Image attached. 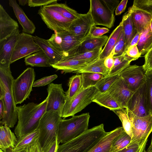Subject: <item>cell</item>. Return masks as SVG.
Instances as JSON below:
<instances>
[{
	"label": "cell",
	"mask_w": 152,
	"mask_h": 152,
	"mask_svg": "<svg viewBox=\"0 0 152 152\" xmlns=\"http://www.w3.org/2000/svg\"><path fill=\"white\" fill-rule=\"evenodd\" d=\"M14 79L10 65L0 64V100L4 104L5 112L0 123L13 128L18 119V108L13 94L12 85Z\"/></svg>",
	"instance_id": "1"
},
{
	"label": "cell",
	"mask_w": 152,
	"mask_h": 152,
	"mask_svg": "<svg viewBox=\"0 0 152 152\" xmlns=\"http://www.w3.org/2000/svg\"><path fill=\"white\" fill-rule=\"evenodd\" d=\"M47 100V97L38 104L32 102L17 106L18 121L14 131L18 138L37 129L40 120L46 111Z\"/></svg>",
	"instance_id": "2"
},
{
	"label": "cell",
	"mask_w": 152,
	"mask_h": 152,
	"mask_svg": "<svg viewBox=\"0 0 152 152\" xmlns=\"http://www.w3.org/2000/svg\"><path fill=\"white\" fill-rule=\"evenodd\" d=\"M107 132L101 124L94 127L77 137L58 146L56 152H88Z\"/></svg>",
	"instance_id": "3"
},
{
	"label": "cell",
	"mask_w": 152,
	"mask_h": 152,
	"mask_svg": "<svg viewBox=\"0 0 152 152\" xmlns=\"http://www.w3.org/2000/svg\"><path fill=\"white\" fill-rule=\"evenodd\" d=\"M61 119L60 112L54 110L46 111L41 118L37 129L42 152H48L57 139Z\"/></svg>",
	"instance_id": "4"
},
{
	"label": "cell",
	"mask_w": 152,
	"mask_h": 152,
	"mask_svg": "<svg viewBox=\"0 0 152 152\" xmlns=\"http://www.w3.org/2000/svg\"><path fill=\"white\" fill-rule=\"evenodd\" d=\"M90 115L89 113L74 115L69 119H62L57 135L58 145L74 139L88 129Z\"/></svg>",
	"instance_id": "5"
},
{
	"label": "cell",
	"mask_w": 152,
	"mask_h": 152,
	"mask_svg": "<svg viewBox=\"0 0 152 152\" xmlns=\"http://www.w3.org/2000/svg\"><path fill=\"white\" fill-rule=\"evenodd\" d=\"M35 76L34 69L28 67L13 80L12 91L16 104H21L29 98L32 91Z\"/></svg>",
	"instance_id": "6"
},
{
	"label": "cell",
	"mask_w": 152,
	"mask_h": 152,
	"mask_svg": "<svg viewBox=\"0 0 152 152\" xmlns=\"http://www.w3.org/2000/svg\"><path fill=\"white\" fill-rule=\"evenodd\" d=\"M126 109L132 127V136L129 144L142 143L147 141L152 132V114L140 117Z\"/></svg>",
	"instance_id": "7"
},
{
	"label": "cell",
	"mask_w": 152,
	"mask_h": 152,
	"mask_svg": "<svg viewBox=\"0 0 152 152\" xmlns=\"http://www.w3.org/2000/svg\"><path fill=\"white\" fill-rule=\"evenodd\" d=\"M99 92L95 86L82 89L69 103L65 104L61 113L62 118L73 116L93 102Z\"/></svg>",
	"instance_id": "8"
},
{
	"label": "cell",
	"mask_w": 152,
	"mask_h": 152,
	"mask_svg": "<svg viewBox=\"0 0 152 152\" xmlns=\"http://www.w3.org/2000/svg\"><path fill=\"white\" fill-rule=\"evenodd\" d=\"M89 11L94 26L102 25L110 28L115 21V10L107 4L106 0H91Z\"/></svg>",
	"instance_id": "9"
},
{
	"label": "cell",
	"mask_w": 152,
	"mask_h": 152,
	"mask_svg": "<svg viewBox=\"0 0 152 152\" xmlns=\"http://www.w3.org/2000/svg\"><path fill=\"white\" fill-rule=\"evenodd\" d=\"M38 13L47 27L54 31L69 30L72 21L45 6L41 7Z\"/></svg>",
	"instance_id": "10"
},
{
	"label": "cell",
	"mask_w": 152,
	"mask_h": 152,
	"mask_svg": "<svg viewBox=\"0 0 152 152\" xmlns=\"http://www.w3.org/2000/svg\"><path fill=\"white\" fill-rule=\"evenodd\" d=\"M41 50L34 41L33 36L23 32L20 33L11 58L10 64Z\"/></svg>",
	"instance_id": "11"
},
{
	"label": "cell",
	"mask_w": 152,
	"mask_h": 152,
	"mask_svg": "<svg viewBox=\"0 0 152 152\" xmlns=\"http://www.w3.org/2000/svg\"><path fill=\"white\" fill-rule=\"evenodd\" d=\"M145 73L143 65H130L119 75L128 88L134 92L145 82Z\"/></svg>",
	"instance_id": "12"
},
{
	"label": "cell",
	"mask_w": 152,
	"mask_h": 152,
	"mask_svg": "<svg viewBox=\"0 0 152 152\" xmlns=\"http://www.w3.org/2000/svg\"><path fill=\"white\" fill-rule=\"evenodd\" d=\"M94 25L90 11L86 14H80L79 17L73 21L69 29L81 42L89 35L91 27Z\"/></svg>",
	"instance_id": "13"
},
{
	"label": "cell",
	"mask_w": 152,
	"mask_h": 152,
	"mask_svg": "<svg viewBox=\"0 0 152 152\" xmlns=\"http://www.w3.org/2000/svg\"><path fill=\"white\" fill-rule=\"evenodd\" d=\"M47 90L48 96L46 111H58L61 113L66 100L62 84L51 83L48 85Z\"/></svg>",
	"instance_id": "14"
},
{
	"label": "cell",
	"mask_w": 152,
	"mask_h": 152,
	"mask_svg": "<svg viewBox=\"0 0 152 152\" xmlns=\"http://www.w3.org/2000/svg\"><path fill=\"white\" fill-rule=\"evenodd\" d=\"M126 109L135 115L140 117L150 114L146 103L145 82L134 92L129 101Z\"/></svg>",
	"instance_id": "15"
},
{
	"label": "cell",
	"mask_w": 152,
	"mask_h": 152,
	"mask_svg": "<svg viewBox=\"0 0 152 152\" xmlns=\"http://www.w3.org/2000/svg\"><path fill=\"white\" fill-rule=\"evenodd\" d=\"M108 91L114 96L123 109L127 108L129 101L134 92L128 88L120 75Z\"/></svg>",
	"instance_id": "16"
},
{
	"label": "cell",
	"mask_w": 152,
	"mask_h": 152,
	"mask_svg": "<svg viewBox=\"0 0 152 152\" xmlns=\"http://www.w3.org/2000/svg\"><path fill=\"white\" fill-rule=\"evenodd\" d=\"M61 38L60 46L63 52V58L73 55L78 53L82 42L69 30L57 32Z\"/></svg>",
	"instance_id": "17"
},
{
	"label": "cell",
	"mask_w": 152,
	"mask_h": 152,
	"mask_svg": "<svg viewBox=\"0 0 152 152\" xmlns=\"http://www.w3.org/2000/svg\"><path fill=\"white\" fill-rule=\"evenodd\" d=\"M19 28L0 41V64L10 65L11 58L20 34Z\"/></svg>",
	"instance_id": "18"
},
{
	"label": "cell",
	"mask_w": 152,
	"mask_h": 152,
	"mask_svg": "<svg viewBox=\"0 0 152 152\" xmlns=\"http://www.w3.org/2000/svg\"><path fill=\"white\" fill-rule=\"evenodd\" d=\"M124 131L122 126L118 127L111 131L107 132L88 152H110L114 142Z\"/></svg>",
	"instance_id": "19"
},
{
	"label": "cell",
	"mask_w": 152,
	"mask_h": 152,
	"mask_svg": "<svg viewBox=\"0 0 152 152\" xmlns=\"http://www.w3.org/2000/svg\"><path fill=\"white\" fill-rule=\"evenodd\" d=\"M19 28L18 23L12 18L0 4V41L6 39Z\"/></svg>",
	"instance_id": "20"
},
{
	"label": "cell",
	"mask_w": 152,
	"mask_h": 152,
	"mask_svg": "<svg viewBox=\"0 0 152 152\" xmlns=\"http://www.w3.org/2000/svg\"><path fill=\"white\" fill-rule=\"evenodd\" d=\"M9 2L10 6L12 8L15 15L22 27L23 32L29 34H33L36 29L35 25L28 18L16 0H10Z\"/></svg>",
	"instance_id": "21"
},
{
	"label": "cell",
	"mask_w": 152,
	"mask_h": 152,
	"mask_svg": "<svg viewBox=\"0 0 152 152\" xmlns=\"http://www.w3.org/2000/svg\"><path fill=\"white\" fill-rule=\"evenodd\" d=\"M134 26L138 32L140 33L150 24L152 16L149 13L132 6L129 8Z\"/></svg>",
	"instance_id": "22"
},
{
	"label": "cell",
	"mask_w": 152,
	"mask_h": 152,
	"mask_svg": "<svg viewBox=\"0 0 152 152\" xmlns=\"http://www.w3.org/2000/svg\"><path fill=\"white\" fill-rule=\"evenodd\" d=\"M33 38L41 50L48 57L51 65L55 64L61 60L63 57V53L59 51L53 47L48 40L37 36H33Z\"/></svg>",
	"instance_id": "23"
},
{
	"label": "cell",
	"mask_w": 152,
	"mask_h": 152,
	"mask_svg": "<svg viewBox=\"0 0 152 152\" xmlns=\"http://www.w3.org/2000/svg\"><path fill=\"white\" fill-rule=\"evenodd\" d=\"M93 61L73 59H62L57 63L51 65V66L57 70H61L65 73H74Z\"/></svg>",
	"instance_id": "24"
},
{
	"label": "cell",
	"mask_w": 152,
	"mask_h": 152,
	"mask_svg": "<svg viewBox=\"0 0 152 152\" xmlns=\"http://www.w3.org/2000/svg\"><path fill=\"white\" fill-rule=\"evenodd\" d=\"M121 22L125 39L124 53L127 49L132 39L138 32L133 25L130 11L129 9L123 16Z\"/></svg>",
	"instance_id": "25"
},
{
	"label": "cell",
	"mask_w": 152,
	"mask_h": 152,
	"mask_svg": "<svg viewBox=\"0 0 152 152\" xmlns=\"http://www.w3.org/2000/svg\"><path fill=\"white\" fill-rule=\"evenodd\" d=\"M93 102L113 111L123 109L117 100L108 91L102 93L99 92Z\"/></svg>",
	"instance_id": "26"
},
{
	"label": "cell",
	"mask_w": 152,
	"mask_h": 152,
	"mask_svg": "<svg viewBox=\"0 0 152 152\" xmlns=\"http://www.w3.org/2000/svg\"><path fill=\"white\" fill-rule=\"evenodd\" d=\"M17 141L14 133L10 128L1 125L0 127V148L4 152L8 149L11 150L15 147Z\"/></svg>",
	"instance_id": "27"
},
{
	"label": "cell",
	"mask_w": 152,
	"mask_h": 152,
	"mask_svg": "<svg viewBox=\"0 0 152 152\" xmlns=\"http://www.w3.org/2000/svg\"><path fill=\"white\" fill-rule=\"evenodd\" d=\"M39 131L38 129L18 138L16 143L10 152H20L38 142Z\"/></svg>",
	"instance_id": "28"
},
{
	"label": "cell",
	"mask_w": 152,
	"mask_h": 152,
	"mask_svg": "<svg viewBox=\"0 0 152 152\" xmlns=\"http://www.w3.org/2000/svg\"><path fill=\"white\" fill-rule=\"evenodd\" d=\"M108 38V37L105 35L99 37L88 36L81 42L79 47L78 53L102 48L105 45Z\"/></svg>",
	"instance_id": "29"
},
{
	"label": "cell",
	"mask_w": 152,
	"mask_h": 152,
	"mask_svg": "<svg viewBox=\"0 0 152 152\" xmlns=\"http://www.w3.org/2000/svg\"><path fill=\"white\" fill-rule=\"evenodd\" d=\"M68 86V89L65 92L66 100L65 104L70 102L83 89L81 74H77L71 77Z\"/></svg>",
	"instance_id": "30"
},
{
	"label": "cell",
	"mask_w": 152,
	"mask_h": 152,
	"mask_svg": "<svg viewBox=\"0 0 152 152\" xmlns=\"http://www.w3.org/2000/svg\"><path fill=\"white\" fill-rule=\"evenodd\" d=\"M26 65L33 66L49 67L51 66L50 59L42 50L32 53L25 58Z\"/></svg>",
	"instance_id": "31"
},
{
	"label": "cell",
	"mask_w": 152,
	"mask_h": 152,
	"mask_svg": "<svg viewBox=\"0 0 152 152\" xmlns=\"http://www.w3.org/2000/svg\"><path fill=\"white\" fill-rule=\"evenodd\" d=\"M137 46L141 56L146 54L152 47V32L150 24L140 33Z\"/></svg>",
	"instance_id": "32"
},
{
	"label": "cell",
	"mask_w": 152,
	"mask_h": 152,
	"mask_svg": "<svg viewBox=\"0 0 152 152\" xmlns=\"http://www.w3.org/2000/svg\"><path fill=\"white\" fill-rule=\"evenodd\" d=\"M122 29V26L121 22L110 35L104 47L102 50L99 59H104L110 55L115 46Z\"/></svg>",
	"instance_id": "33"
},
{
	"label": "cell",
	"mask_w": 152,
	"mask_h": 152,
	"mask_svg": "<svg viewBox=\"0 0 152 152\" xmlns=\"http://www.w3.org/2000/svg\"><path fill=\"white\" fill-rule=\"evenodd\" d=\"M104 61V59L99 58L74 73L80 74L85 72H91L101 74L105 76H108L110 70L105 66Z\"/></svg>",
	"instance_id": "34"
},
{
	"label": "cell",
	"mask_w": 152,
	"mask_h": 152,
	"mask_svg": "<svg viewBox=\"0 0 152 152\" xmlns=\"http://www.w3.org/2000/svg\"><path fill=\"white\" fill-rule=\"evenodd\" d=\"M45 7L58 12L65 18L72 21L77 18L80 15L76 11L64 4L56 2Z\"/></svg>",
	"instance_id": "35"
},
{
	"label": "cell",
	"mask_w": 152,
	"mask_h": 152,
	"mask_svg": "<svg viewBox=\"0 0 152 152\" xmlns=\"http://www.w3.org/2000/svg\"><path fill=\"white\" fill-rule=\"evenodd\" d=\"M102 48L96 49L91 51L78 53L72 56L63 58L62 59H73L93 61L99 58L102 50Z\"/></svg>",
	"instance_id": "36"
},
{
	"label": "cell",
	"mask_w": 152,
	"mask_h": 152,
	"mask_svg": "<svg viewBox=\"0 0 152 152\" xmlns=\"http://www.w3.org/2000/svg\"><path fill=\"white\" fill-rule=\"evenodd\" d=\"M145 92L147 108L152 114V69L145 73Z\"/></svg>",
	"instance_id": "37"
},
{
	"label": "cell",
	"mask_w": 152,
	"mask_h": 152,
	"mask_svg": "<svg viewBox=\"0 0 152 152\" xmlns=\"http://www.w3.org/2000/svg\"><path fill=\"white\" fill-rule=\"evenodd\" d=\"M113 58L114 64L110 71L109 75L119 74L126 67L130 65L132 61L124 54L121 56Z\"/></svg>",
	"instance_id": "38"
},
{
	"label": "cell",
	"mask_w": 152,
	"mask_h": 152,
	"mask_svg": "<svg viewBox=\"0 0 152 152\" xmlns=\"http://www.w3.org/2000/svg\"><path fill=\"white\" fill-rule=\"evenodd\" d=\"M83 81V89L95 86L105 76L102 74L91 72L81 73Z\"/></svg>",
	"instance_id": "39"
},
{
	"label": "cell",
	"mask_w": 152,
	"mask_h": 152,
	"mask_svg": "<svg viewBox=\"0 0 152 152\" xmlns=\"http://www.w3.org/2000/svg\"><path fill=\"white\" fill-rule=\"evenodd\" d=\"M113 111L121 121L125 131L132 138V136L131 124L128 117L126 108L115 110Z\"/></svg>",
	"instance_id": "40"
},
{
	"label": "cell",
	"mask_w": 152,
	"mask_h": 152,
	"mask_svg": "<svg viewBox=\"0 0 152 152\" xmlns=\"http://www.w3.org/2000/svg\"><path fill=\"white\" fill-rule=\"evenodd\" d=\"M119 76V74L105 76L95 86L100 93H102L108 91Z\"/></svg>",
	"instance_id": "41"
},
{
	"label": "cell",
	"mask_w": 152,
	"mask_h": 152,
	"mask_svg": "<svg viewBox=\"0 0 152 152\" xmlns=\"http://www.w3.org/2000/svg\"><path fill=\"white\" fill-rule=\"evenodd\" d=\"M131 140V137L124 131L114 142L110 152H116L124 148L129 144Z\"/></svg>",
	"instance_id": "42"
},
{
	"label": "cell",
	"mask_w": 152,
	"mask_h": 152,
	"mask_svg": "<svg viewBox=\"0 0 152 152\" xmlns=\"http://www.w3.org/2000/svg\"><path fill=\"white\" fill-rule=\"evenodd\" d=\"M125 45V39L123 28L110 54L113 57L122 55L124 53Z\"/></svg>",
	"instance_id": "43"
},
{
	"label": "cell",
	"mask_w": 152,
	"mask_h": 152,
	"mask_svg": "<svg viewBox=\"0 0 152 152\" xmlns=\"http://www.w3.org/2000/svg\"><path fill=\"white\" fill-rule=\"evenodd\" d=\"M132 6L145 11L152 16V0H135Z\"/></svg>",
	"instance_id": "44"
},
{
	"label": "cell",
	"mask_w": 152,
	"mask_h": 152,
	"mask_svg": "<svg viewBox=\"0 0 152 152\" xmlns=\"http://www.w3.org/2000/svg\"><path fill=\"white\" fill-rule=\"evenodd\" d=\"M147 141L142 143L129 144L124 148L116 152H143Z\"/></svg>",
	"instance_id": "45"
},
{
	"label": "cell",
	"mask_w": 152,
	"mask_h": 152,
	"mask_svg": "<svg viewBox=\"0 0 152 152\" xmlns=\"http://www.w3.org/2000/svg\"><path fill=\"white\" fill-rule=\"evenodd\" d=\"M57 77L58 76L56 74L43 77L34 82L33 86L39 87L49 84Z\"/></svg>",
	"instance_id": "46"
},
{
	"label": "cell",
	"mask_w": 152,
	"mask_h": 152,
	"mask_svg": "<svg viewBox=\"0 0 152 152\" xmlns=\"http://www.w3.org/2000/svg\"><path fill=\"white\" fill-rule=\"evenodd\" d=\"M124 54L132 61L138 59L141 56L137 45L128 48Z\"/></svg>",
	"instance_id": "47"
},
{
	"label": "cell",
	"mask_w": 152,
	"mask_h": 152,
	"mask_svg": "<svg viewBox=\"0 0 152 152\" xmlns=\"http://www.w3.org/2000/svg\"><path fill=\"white\" fill-rule=\"evenodd\" d=\"M109 31L108 28L98 27L96 26H93L91 28L89 36L91 37H99L103 35Z\"/></svg>",
	"instance_id": "48"
},
{
	"label": "cell",
	"mask_w": 152,
	"mask_h": 152,
	"mask_svg": "<svg viewBox=\"0 0 152 152\" xmlns=\"http://www.w3.org/2000/svg\"><path fill=\"white\" fill-rule=\"evenodd\" d=\"M56 0H28V5L30 7L45 6L57 2Z\"/></svg>",
	"instance_id": "49"
},
{
	"label": "cell",
	"mask_w": 152,
	"mask_h": 152,
	"mask_svg": "<svg viewBox=\"0 0 152 152\" xmlns=\"http://www.w3.org/2000/svg\"><path fill=\"white\" fill-rule=\"evenodd\" d=\"M143 66L145 72L152 69V47L145 54V62Z\"/></svg>",
	"instance_id": "50"
},
{
	"label": "cell",
	"mask_w": 152,
	"mask_h": 152,
	"mask_svg": "<svg viewBox=\"0 0 152 152\" xmlns=\"http://www.w3.org/2000/svg\"><path fill=\"white\" fill-rule=\"evenodd\" d=\"M128 1L127 0H122L121 1L115 10L116 15H121L125 11Z\"/></svg>",
	"instance_id": "51"
},
{
	"label": "cell",
	"mask_w": 152,
	"mask_h": 152,
	"mask_svg": "<svg viewBox=\"0 0 152 152\" xmlns=\"http://www.w3.org/2000/svg\"><path fill=\"white\" fill-rule=\"evenodd\" d=\"M26 152H42V151L41 147L39 142H38L26 148Z\"/></svg>",
	"instance_id": "52"
},
{
	"label": "cell",
	"mask_w": 152,
	"mask_h": 152,
	"mask_svg": "<svg viewBox=\"0 0 152 152\" xmlns=\"http://www.w3.org/2000/svg\"><path fill=\"white\" fill-rule=\"evenodd\" d=\"M114 62V58L110 54L107 56L104 59V63L105 66L110 70L113 67Z\"/></svg>",
	"instance_id": "53"
},
{
	"label": "cell",
	"mask_w": 152,
	"mask_h": 152,
	"mask_svg": "<svg viewBox=\"0 0 152 152\" xmlns=\"http://www.w3.org/2000/svg\"><path fill=\"white\" fill-rule=\"evenodd\" d=\"M140 35V33L137 32L131 41L128 48L132 47L137 45L139 39Z\"/></svg>",
	"instance_id": "54"
},
{
	"label": "cell",
	"mask_w": 152,
	"mask_h": 152,
	"mask_svg": "<svg viewBox=\"0 0 152 152\" xmlns=\"http://www.w3.org/2000/svg\"><path fill=\"white\" fill-rule=\"evenodd\" d=\"M5 112V108L3 101L0 100V120H1L4 118Z\"/></svg>",
	"instance_id": "55"
},
{
	"label": "cell",
	"mask_w": 152,
	"mask_h": 152,
	"mask_svg": "<svg viewBox=\"0 0 152 152\" xmlns=\"http://www.w3.org/2000/svg\"><path fill=\"white\" fill-rule=\"evenodd\" d=\"M58 145L57 138L48 152H56Z\"/></svg>",
	"instance_id": "56"
},
{
	"label": "cell",
	"mask_w": 152,
	"mask_h": 152,
	"mask_svg": "<svg viewBox=\"0 0 152 152\" xmlns=\"http://www.w3.org/2000/svg\"><path fill=\"white\" fill-rule=\"evenodd\" d=\"M18 1L20 5L24 6L27 4H28V0H19Z\"/></svg>",
	"instance_id": "57"
},
{
	"label": "cell",
	"mask_w": 152,
	"mask_h": 152,
	"mask_svg": "<svg viewBox=\"0 0 152 152\" xmlns=\"http://www.w3.org/2000/svg\"><path fill=\"white\" fill-rule=\"evenodd\" d=\"M150 28L152 32V19L150 23Z\"/></svg>",
	"instance_id": "58"
},
{
	"label": "cell",
	"mask_w": 152,
	"mask_h": 152,
	"mask_svg": "<svg viewBox=\"0 0 152 152\" xmlns=\"http://www.w3.org/2000/svg\"><path fill=\"white\" fill-rule=\"evenodd\" d=\"M152 151V146L151 147H149L147 151Z\"/></svg>",
	"instance_id": "59"
},
{
	"label": "cell",
	"mask_w": 152,
	"mask_h": 152,
	"mask_svg": "<svg viewBox=\"0 0 152 152\" xmlns=\"http://www.w3.org/2000/svg\"><path fill=\"white\" fill-rule=\"evenodd\" d=\"M151 146H152V137H151V141L150 145L149 147H151Z\"/></svg>",
	"instance_id": "60"
},
{
	"label": "cell",
	"mask_w": 152,
	"mask_h": 152,
	"mask_svg": "<svg viewBox=\"0 0 152 152\" xmlns=\"http://www.w3.org/2000/svg\"><path fill=\"white\" fill-rule=\"evenodd\" d=\"M26 149H25L20 151V152H26Z\"/></svg>",
	"instance_id": "61"
},
{
	"label": "cell",
	"mask_w": 152,
	"mask_h": 152,
	"mask_svg": "<svg viewBox=\"0 0 152 152\" xmlns=\"http://www.w3.org/2000/svg\"><path fill=\"white\" fill-rule=\"evenodd\" d=\"M143 152H152V151H146L145 149L144 150V151H143Z\"/></svg>",
	"instance_id": "62"
},
{
	"label": "cell",
	"mask_w": 152,
	"mask_h": 152,
	"mask_svg": "<svg viewBox=\"0 0 152 152\" xmlns=\"http://www.w3.org/2000/svg\"><path fill=\"white\" fill-rule=\"evenodd\" d=\"M0 152H4L3 151L1 150L0 149Z\"/></svg>",
	"instance_id": "63"
}]
</instances>
